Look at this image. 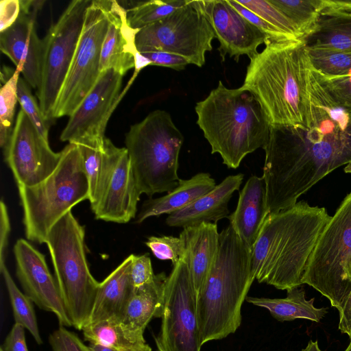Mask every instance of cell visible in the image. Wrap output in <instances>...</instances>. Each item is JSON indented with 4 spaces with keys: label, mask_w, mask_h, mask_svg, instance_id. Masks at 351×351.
Returning <instances> with one entry per match:
<instances>
[{
    "label": "cell",
    "mask_w": 351,
    "mask_h": 351,
    "mask_svg": "<svg viewBox=\"0 0 351 351\" xmlns=\"http://www.w3.org/2000/svg\"><path fill=\"white\" fill-rule=\"evenodd\" d=\"M184 256L197 295L215 262L219 233L216 223H202L186 227L180 234Z\"/></svg>",
    "instance_id": "obj_23"
},
{
    "label": "cell",
    "mask_w": 351,
    "mask_h": 351,
    "mask_svg": "<svg viewBox=\"0 0 351 351\" xmlns=\"http://www.w3.org/2000/svg\"><path fill=\"white\" fill-rule=\"evenodd\" d=\"M90 0H74L47 32L43 41L41 82L37 90L40 109L48 121L73 60Z\"/></svg>",
    "instance_id": "obj_11"
},
{
    "label": "cell",
    "mask_w": 351,
    "mask_h": 351,
    "mask_svg": "<svg viewBox=\"0 0 351 351\" xmlns=\"http://www.w3.org/2000/svg\"><path fill=\"white\" fill-rule=\"evenodd\" d=\"M53 172L41 182L19 186L26 238L43 243L51 228L73 207L88 200L89 186L77 145L69 143L62 151Z\"/></svg>",
    "instance_id": "obj_7"
},
{
    "label": "cell",
    "mask_w": 351,
    "mask_h": 351,
    "mask_svg": "<svg viewBox=\"0 0 351 351\" xmlns=\"http://www.w3.org/2000/svg\"><path fill=\"white\" fill-rule=\"evenodd\" d=\"M345 351H351V341H350L348 348L345 350Z\"/></svg>",
    "instance_id": "obj_51"
},
{
    "label": "cell",
    "mask_w": 351,
    "mask_h": 351,
    "mask_svg": "<svg viewBox=\"0 0 351 351\" xmlns=\"http://www.w3.org/2000/svg\"><path fill=\"white\" fill-rule=\"evenodd\" d=\"M147 59L150 65L169 67L177 71L183 70L189 61L178 55L163 51H146L139 53Z\"/></svg>",
    "instance_id": "obj_43"
},
{
    "label": "cell",
    "mask_w": 351,
    "mask_h": 351,
    "mask_svg": "<svg viewBox=\"0 0 351 351\" xmlns=\"http://www.w3.org/2000/svg\"><path fill=\"white\" fill-rule=\"evenodd\" d=\"M123 75L114 69L102 71L60 134L62 141L103 147L105 131L121 95Z\"/></svg>",
    "instance_id": "obj_14"
},
{
    "label": "cell",
    "mask_w": 351,
    "mask_h": 351,
    "mask_svg": "<svg viewBox=\"0 0 351 351\" xmlns=\"http://www.w3.org/2000/svg\"><path fill=\"white\" fill-rule=\"evenodd\" d=\"M251 250L229 224L219 233L215 262L197 295L201 343L234 333L241 324V307L254 282Z\"/></svg>",
    "instance_id": "obj_4"
},
{
    "label": "cell",
    "mask_w": 351,
    "mask_h": 351,
    "mask_svg": "<svg viewBox=\"0 0 351 351\" xmlns=\"http://www.w3.org/2000/svg\"><path fill=\"white\" fill-rule=\"evenodd\" d=\"M315 71L333 98L342 106L351 111V75L331 77Z\"/></svg>",
    "instance_id": "obj_39"
},
{
    "label": "cell",
    "mask_w": 351,
    "mask_h": 351,
    "mask_svg": "<svg viewBox=\"0 0 351 351\" xmlns=\"http://www.w3.org/2000/svg\"><path fill=\"white\" fill-rule=\"evenodd\" d=\"M310 125H271L263 178L269 214L298 199L337 168L351 162V111L330 95L311 65Z\"/></svg>",
    "instance_id": "obj_1"
},
{
    "label": "cell",
    "mask_w": 351,
    "mask_h": 351,
    "mask_svg": "<svg viewBox=\"0 0 351 351\" xmlns=\"http://www.w3.org/2000/svg\"><path fill=\"white\" fill-rule=\"evenodd\" d=\"M107 15L108 26L102 45L99 71L114 69L121 75L136 67L141 54L135 45L138 29L128 21L127 10L118 1L101 0Z\"/></svg>",
    "instance_id": "obj_19"
},
{
    "label": "cell",
    "mask_w": 351,
    "mask_h": 351,
    "mask_svg": "<svg viewBox=\"0 0 351 351\" xmlns=\"http://www.w3.org/2000/svg\"><path fill=\"white\" fill-rule=\"evenodd\" d=\"M0 270L9 295L15 323L22 325L38 345L43 343L32 301L15 284L5 262L0 261Z\"/></svg>",
    "instance_id": "obj_31"
},
{
    "label": "cell",
    "mask_w": 351,
    "mask_h": 351,
    "mask_svg": "<svg viewBox=\"0 0 351 351\" xmlns=\"http://www.w3.org/2000/svg\"><path fill=\"white\" fill-rule=\"evenodd\" d=\"M161 319L158 351H201L197 293L184 258L167 276Z\"/></svg>",
    "instance_id": "obj_13"
},
{
    "label": "cell",
    "mask_w": 351,
    "mask_h": 351,
    "mask_svg": "<svg viewBox=\"0 0 351 351\" xmlns=\"http://www.w3.org/2000/svg\"><path fill=\"white\" fill-rule=\"evenodd\" d=\"M228 2L244 18L262 32L267 37V40L274 41L291 40L282 32L239 3L236 0H228Z\"/></svg>",
    "instance_id": "obj_41"
},
{
    "label": "cell",
    "mask_w": 351,
    "mask_h": 351,
    "mask_svg": "<svg viewBox=\"0 0 351 351\" xmlns=\"http://www.w3.org/2000/svg\"><path fill=\"white\" fill-rule=\"evenodd\" d=\"M289 19L304 39L316 28L320 14L317 0H269Z\"/></svg>",
    "instance_id": "obj_32"
},
{
    "label": "cell",
    "mask_w": 351,
    "mask_h": 351,
    "mask_svg": "<svg viewBox=\"0 0 351 351\" xmlns=\"http://www.w3.org/2000/svg\"><path fill=\"white\" fill-rule=\"evenodd\" d=\"M0 351H3V350L0 348Z\"/></svg>",
    "instance_id": "obj_52"
},
{
    "label": "cell",
    "mask_w": 351,
    "mask_h": 351,
    "mask_svg": "<svg viewBox=\"0 0 351 351\" xmlns=\"http://www.w3.org/2000/svg\"><path fill=\"white\" fill-rule=\"evenodd\" d=\"M343 170L347 173H351V162H348L346 165Z\"/></svg>",
    "instance_id": "obj_50"
},
{
    "label": "cell",
    "mask_w": 351,
    "mask_h": 351,
    "mask_svg": "<svg viewBox=\"0 0 351 351\" xmlns=\"http://www.w3.org/2000/svg\"><path fill=\"white\" fill-rule=\"evenodd\" d=\"M269 214L264 179L252 176L239 193L235 210L227 218L252 252Z\"/></svg>",
    "instance_id": "obj_22"
},
{
    "label": "cell",
    "mask_w": 351,
    "mask_h": 351,
    "mask_svg": "<svg viewBox=\"0 0 351 351\" xmlns=\"http://www.w3.org/2000/svg\"><path fill=\"white\" fill-rule=\"evenodd\" d=\"M82 330L84 340L89 343H101L118 351H152L143 332L130 328L118 319L88 324Z\"/></svg>",
    "instance_id": "obj_29"
},
{
    "label": "cell",
    "mask_w": 351,
    "mask_h": 351,
    "mask_svg": "<svg viewBox=\"0 0 351 351\" xmlns=\"http://www.w3.org/2000/svg\"><path fill=\"white\" fill-rule=\"evenodd\" d=\"M187 0H151L139 1L127 10L128 21L134 29H141L172 14Z\"/></svg>",
    "instance_id": "obj_34"
},
{
    "label": "cell",
    "mask_w": 351,
    "mask_h": 351,
    "mask_svg": "<svg viewBox=\"0 0 351 351\" xmlns=\"http://www.w3.org/2000/svg\"><path fill=\"white\" fill-rule=\"evenodd\" d=\"M197 124L228 168L237 169L249 154L266 145L271 123L250 91L218 86L196 104Z\"/></svg>",
    "instance_id": "obj_5"
},
{
    "label": "cell",
    "mask_w": 351,
    "mask_h": 351,
    "mask_svg": "<svg viewBox=\"0 0 351 351\" xmlns=\"http://www.w3.org/2000/svg\"><path fill=\"white\" fill-rule=\"evenodd\" d=\"M304 40L307 47L351 51V15L321 16L315 29Z\"/></svg>",
    "instance_id": "obj_30"
},
{
    "label": "cell",
    "mask_w": 351,
    "mask_h": 351,
    "mask_svg": "<svg viewBox=\"0 0 351 351\" xmlns=\"http://www.w3.org/2000/svg\"><path fill=\"white\" fill-rule=\"evenodd\" d=\"M76 145L83 159L89 186L88 200L92 210H94L103 197L125 147H116L108 138H105L103 147L84 144Z\"/></svg>",
    "instance_id": "obj_25"
},
{
    "label": "cell",
    "mask_w": 351,
    "mask_h": 351,
    "mask_svg": "<svg viewBox=\"0 0 351 351\" xmlns=\"http://www.w3.org/2000/svg\"><path fill=\"white\" fill-rule=\"evenodd\" d=\"M25 329L22 325L15 323L6 336L1 349L3 351H28Z\"/></svg>",
    "instance_id": "obj_45"
},
{
    "label": "cell",
    "mask_w": 351,
    "mask_h": 351,
    "mask_svg": "<svg viewBox=\"0 0 351 351\" xmlns=\"http://www.w3.org/2000/svg\"><path fill=\"white\" fill-rule=\"evenodd\" d=\"M36 15L21 11L15 23L0 32V49L29 85L38 90L41 82L43 41L36 31Z\"/></svg>",
    "instance_id": "obj_18"
},
{
    "label": "cell",
    "mask_w": 351,
    "mask_h": 351,
    "mask_svg": "<svg viewBox=\"0 0 351 351\" xmlns=\"http://www.w3.org/2000/svg\"><path fill=\"white\" fill-rule=\"evenodd\" d=\"M52 351H90L74 332L60 326L49 336Z\"/></svg>",
    "instance_id": "obj_40"
},
{
    "label": "cell",
    "mask_w": 351,
    "mask_h": 351,
    "mask_svg": "<svg viewBox=\"0 0 351 351\" xmlns=\"http://www.w3.org/2000/svg\"><path fill=\"white\" fill-rule=\"evenodd\" d=\"M302 351H324L322 350L319 346H318V341H313L312 340H310L308 343L307 346L302 349Z\"/></svg>",
    "instance_id": "obj_49"
},
{
    "label": "cell",
    "mask_w": 351,
    "mask_h": 351,
    "mask_svg": "<svg viewBox=\"0 0 351 351\" xmlns=\"http://www.w3.org/2000/svg\"><path fill=\"white\" fill-rule=\"evenodd\" d=\"M145 245L160 260H169L176 265L184 256V247L181 238L172 236L150 237Z\"/></svg>",
    "instance_id": "obj_38"
},
{
    "label": "cell",
    "mask_w": 351,
    "mask_h": 351,
    "mask_svg": "<svg viewBox=\"0 0 351 351\" xmlns=\"http://www.w3.org/2000/svg\"><path fill=\"white\" fill-rule=\"evenodd\" d=\"M215 180L208 173H199L187 180H179L178 184L167 195L149 199L142 205L136 217L142 223L151 217L172 214L188 206L216 186Z\"/></svg>",
    "instance_id": "obj_26"
},
{
    "label": "cell",
    "mask_w": 351,
    "mask_h": 351,
    "mask_svg": "<svg viewBox=\"0 0 351 351\" xmlns=\"http://www.w3.org/2000/svg\"><path fill=\"white\" fill-rule=\"evenodd\" d=\"M183 141V135L165 110H156L130 126L125 148L141 195L151 197L177 187Z\"/></svg>",
    "instance_id": "obj_8"
},
{
    "label": "cell",
    "mask_w": 351,
    "mask_h": 351,
    "mask_svg": "<svg viewBox=\"0 0 351 351\" xmlns=\"http://www.w3.org/2000/svg\"><path fill=\"white\" fill-rule=\"evenodd\" d=\"M237 1L282 32L291 40L304 39L289 19L269 0H237Z\"/></svg>",
    "instance_id": "obj_36"
},
{
    "label": "cell",
    "mask_w": 351,
    "mask_h": 351,
    "mask_svg": "<svg viewBox=\"0 0 351 351\" xmlns=\"http://www.w3.org/2000/svg\"><path fill=\"white\" fill-rule=\"evenodd\" d=\"M331 216L305 202L267 217L251 252V276L288 290L299 287L310 256Z\"/></svg>",
    "instance_id": "obj_2"
},
{
    "label": "cell",
    "mask_w": 351,
    "mask_h": 351,
    "mask_svg": "<svg viewBox=\"0 0 351 351\" xmlns=\"http://www.w3.org/2000/svg\"><path fill=\"white\" fill-rule=\"evenodd\" d=\"M140 196L125 148L103 197L93 212L97 219L125 223L136 217Z\"/></svg>",
    "instance_id": "obj_20"
},
{
    "label": "cell",
    "mask_w": 351,
    "mask_h": 351,
    "mask_svg": "<svg viewBox=\"0 0 351 351\" xmlns=\"http://www.w3.org/2000/svg\"><path fill=\"white\" fill-rule=\"evenodd\" d=\"M131 263L132 254L99 282L88 324L109 319L122 320L135 289L130 277Z\"/></svg>",
    "instance_id": "obj_24"
},
{
    "label": "cell",
    "mask_w": 351,
    "mask_h": 351,
    "mask_svg": "<svg viewBox=\"0 0 351 351\" xmlns=\"http://www.w3.org/2000/svg\"><path fill=\"white\" fill-rule=\"evenodd\" d=\"M215 38L201 0H187L168 16L138 30L135 45L138 53L163 51L180 56L202 67L213 49Z\"/></svg>",
    "instance_id": "obj_10"
},
{
    "label": "cell",
    "mask_w": 351,
    "mask_h": 351,
    "mask_svg": "<svg viewBox=\"0 0 351 351\" xmlns=\"http://www.w3.org/2000/svg\"><path fill=\"white\" fill-rule=\"evenodd\" d=\"M243 174L226 177L221 182L184 208L169 215L166 223L171 227L186 228L202 223L217 222L228 217V202L239 189Z\"/></svg>",
    "instance_id": "obj_21"
},
{
    "label": "cell",
    "mask_w": 351,
    "mask_h": 351,
    "mask_svg": "<svg viewBox=\"0 0 351 351\" xmlns=\"http://www.w3.org/2000/svg\"><path fill=\"white\" fill-rule=\"evenodd\" d=\"M108 21L101 0H93L69 70L56 102L53 119L70 117L95 85L100 75L102 45Z\"/></svg>",
    "instance_id": "obj_12"
},
{
    "label": "cell",
    "mask_w": 351,
    "mask_h": 351,
    "mask_svg": "<svg viewBox=\"0 0 351 351\" xmlns=\"http://www.w3.org/2000/svg\"><path fill=\"white\" fill-rule=\"evenodd\" d=\"M250 59L242 89L257 99L271 125L308 127L311 63L304 39L274 41Z\"/></svg>",
    "instance_id": "obj_3"
},
{
    "label": "cell",
    "mask_w": 351,
    "mask_h": 351,
    "mask_svg": "<svg viewBox=\"0 0 351 351\" xmlns=\"http://www.w3.org/2000/svg\"><path fill=\"white\" fill-rule=\"evenodd\" d=\"M17 97L21 109L41 136L49 141V121L45 118L39 104L32 94L30 86L21 77H19L18 82Z\"/></svg>",
    "instance_id": "obj_37"
},
{
    "label": "cell",
    "mask_w": 351,
    "mask_h": 351,
    "mask_svg": "<svg viewBox=\"0 0 351 351\" xmlns=\"http://www.w3.org/2000/svg\"><path fill=\"white\" fill-rule=\"evenodd\" d=\"M167 276L162 272L149 283L135 288L126 307L122 322L130 328L143 332L153 317H160Z\"/></svg>",
    "instance_id": "obj_27"
},
{
    "label": "cell",
    "mask_w": 351,
    "mask_h": 351,
    "mask_svg": "<svg viewBox=\"0 0 351 351\" xmlns=\"http://www.w3.org/2000/svg\"><path fill=\"white\" fill-rule=\"evenodd\" d=\"M3 154L18 186H34L45 180L56 169L62 156L61 152L51 149L49 141L22 109Z\"/></svg>",
    "instance_id": "obj_15"
},
{
    "label": "cell",
    "mask_w": 351,
    "mask_h": 351,
    "mask_svg": "<svg viewBox=\"0 0 351 351\" xmlns=\"http://www.w3.org/2000/svg\"><path fill=\"white\" fill-rule=\"evenodd\" d=\"M14 254L16 275L24 293L40 309L53 313L60 326H72L45 256L23 239L16 242Z\"/></svg>",
    "instance_id": "obj_16"
},
{
    "label": "cell",
    "mask_w": 351,
    "mask_h": 351,
    "mask_svg": "<svg viewBox=\"0 0 351 351\" xmlns=\"http://www.w3.org/2000/svg\"><path fill=\"white\" fill-rule=\"evenodd\" d=\"M20 71L16 69L0 90V145L4 149L11 138L14 127Z\"/></svg>",
    "instance_id": "obj_35"
},
{
    "label": "cell",
    "mask_w": 351,
    "mask_h": 351,
    "mask_svg": "<svg viewBox=\"0 0 351 351\" xmlns=\"http://www.w3.org/2000/svg\"><path fill=\"white\" fill-rule=\"evenodd\" d=\"M285 298H267L247 296L245 300L257 306L268 310L270 314L280 322L306 319L319 322L328 313V308H317L315 298L306 299L305 291L299 287L287 290Z\"/></svg>",
    "instance_id": "obj_28"
},
{
    "label": "cell",
    "mask_w": 351,
    "mask_h": 351,
    "mask_svg": "<svg viewBox=\"0 0 351 351\" xmlns=\"http://www.w3.org/2000/svg\"><path fill=\"white\" fill-rule=\"evenodd\" d=\"M155 276L148 254L139 256L132 254L130 277L134 288L151 282Z\"/></svg>",
    "instance_id": "obj_42"
},
{
    "label": "cell",
    "mask_w": 351,
    "mask_h": 351,
    "mask_svg": "<svg viewBox=\"0 0 351 351\" xmlns=\"http://www.w3.org/2000/svg\"><path fill=\"white\" fill-rule=\"evenodd\" d=\"M0 258H5L10 232V223L6 205L1 200L0 204Z\"/></svg>",
    "instance_id": "obj_47"
},
{
    "label": "cell",
    "mask_w": 351,
    "mask_h": 351,
    "mask_svg": "<svg viewBox=\"0 0 351 351\" xmlns=\"http://www.w3.org/2000/svg\"><path fill=\"white\" fill-rule=\"evenodd\" d=\"M339 311V329L351 339V192L324 227L302 279Z\"/></svg>",
    "instance_id": "obj_6"
},
{
    "label": "cell",
    "mask_w": 351,
    "mask_h": 351,
    "mask_svg": "<svg viewBox=\"0 0 351 351\" xmlns=\"http://www.w3.org/2000/svg\"><path fill=\"white\" fill-rule=\"evenodd\" d=\"M201 4L215 38L219 42L218 49L223 60L227 54L237 61L243 55L252 59L258 53V47L267 40L228 0L201 1Z\"/></svg>",
    "instance_id": "obj_17"
},
{
    "label": "cell",
    "mask_w": 351,
    "mask_h": 351,
    "mask_svg": "<svg viewBox=\"0 0 351 351\" xmlns=\"http://www.w3.org/2000/svg\"><path fill=\"white\" fill-rule=\"evenodd\" d=\"M88 348L90 351H118L111 347L101 343H90Z\"/></svg>",
    "instance_id": "obj_48"
},
{
    "label": "cell",
    "mask_w": 351,
    "mask_h": 351,
    "mask_svg": "<svg viewBox=\"0 0 351 351\" xmlns=\"http://www.w3.org/2000/svg\"><path fill=\"white\" fill-rule=\"evenodd\" d=\"M311 66L326 76L351 75V51L330 48L307 47Z\"/></svg>",
    "instance_id": "obj_33"
},
{
    "label": "cell",
    "mask_w": 351,
    "mask_h": 351,
    "mask_svg": "<svg viewBox=\"0 0 351 351\" xmlns=\"http://www.w3.org/2000/svg\"><path fill=\"white\" fill-rule=\"evenodd\" d=\"M21 13L20 0L0 1V32L12 26Z\"/></svg>",
    "instance_id": "obj_44"
},
{
    "label": "cell",
    "mask_w": 351,
    "mask_h": 351,
    "mask_svg": "<svg viewBox=\"0 0 351 351\" xmlns=\"http://www.w3.org/2000/svg\"><path fill=\"white\" fill-rule=\"evenodd\" d=\"M321 16L351 15V0H317Z\"/></svg>",
    "instance_id": "obj_46"
},
{
    "label": "cell",
    "mask_w": 351,
    "mask_h": 351,
    "mask_svg": "<svg viewBox=\"0 0 351 351\" xmlns=\"http://www.w3.org/2000/svg\"><path fill=\"white\" fill-rule=\"evenodd\" d=\"M84 239V226L69 211L51 228L45 242L67 315L79 330L88 322L99 285L89 269Z\"/></svg>",
    "instance_id": "obj_9"
},
{
    "label": "cell",
    "mask_w": 351,
    "mask_h": 351,
    "mask_svg": "<svg viewBox=\"0 0 351 351\" xmlns=\"http://www.w3.org/2000/svg\"><path fill=\"white\" fill-rule=\"evenodd\" d=\"M157 351H158V350H157Z\"/></svg>",
    "instance_id": "obj_53"
}]
</instances>
